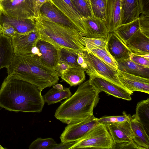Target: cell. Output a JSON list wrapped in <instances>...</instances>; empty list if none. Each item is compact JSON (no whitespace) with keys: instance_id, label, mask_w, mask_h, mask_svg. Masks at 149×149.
Wrapping results in <instances>:
<instances>
[{"instance_id":"30bf717a","label":"cell","mask_w":149,"mask_h":149,"mask_svg":"<svg viewBox=\"0 0 149 149\" xmlns=\"http://www.w3.org/2000/svg\"><path fill=\"white\" fill-rule=\"evenodd\" d=\"M89 77L90 84L100 93L104 92L118 98L127 101L131 100V95L133 93L126 88L119 86L98 76L92 75Z\"/></svg>"},{"instance_id":"ac0fdd59","label":"cell","mask_w":149,"mask_h":149,"mask_svg":"<svg viewBox=\"0 0 149 149\" xmlns=\"http://www.w3.org/2000/svg\"><path fill=\"white\" fill-rule=\"evenodd\" d=\"M5 23L12 26L17 33L25 34L36 29L33 18H24L7 15L0 11V24Z\"/></svg>"},{"instance_id":"277c9868","label":"cell","mask_w":149,"mask_h":149,"mask_svg":"<svg viewBox=\"0 0 149 149\" xmlns=\"http://www.w3.org/2000/svg\"><path fill=\"white\" fill-rule=\"evenodd\" d=\"M33 18L40 39L48 41L57 47L78 53L85 49L81 39L82 36L78 30L39 16Z\"/></svg>"},{"instance_id":"6da1fadb","label":"cell","mask_w":149,"mask_h":149,"mask_svg":"<svg viewBox=\"0 0 149 149\" xmlns=\"http://www.w3.org/2000/svg\"><path fill=\"white\" fill-rule=\"evenodd\" d=\"M41 92L30 83L8 75L0 89V107L15 112H41L45 104Z\"/></svg>"},{"instance_id":"7bdbcfd3","label":"cell","mask_w":149,"mask_h":149,"mask_svg":"<svg viewBox=\"0 0 149 149\" xmlns=\"http://www.w3.org/2000/svg\"><path fill=\"white\" fill-rule=\"evenodd\" d=\"M2 0H0V1H2Z\"/></svg>"},{"instance_id":"ffe728a7","label":"cell","mask_w":149,"mask_h":149,"mask_svg":"<svg viewBox=\"0 0 149 149\" xmlns=\"http://www.w3.org/2000/svg\"><path fill=\"white\" fill-rule=\"evenodd\" d=\"M133 141L137 149H149V137L141 122L135 114L129 116Z\"/></svg>"},{"instance_id":"4fadbf2b","label":"cell","mask_w":149,"mask_h":149,"mask_svg":"<svg viewBox=\"0 0 149 149\" xmlns=\"http://www.w3.org/2000/svg\"><path fill=\"white\" fill-rule=\"evenodd\" d=\"M15 54L22 55L32 54L33 48L39 39L36 29L28 33H17L11 38Z\"/></svg>"},{"instance_id":"8fae6325","label":"cell","mask_w":149,"mask_h":149,"mask_svg":"<svg viewBox=\"0 0 149 149\" xmlns=\"http://www.w3.org/2000/svg\"><path fill=\"white\" fill-rule=\"evenodd\" d=\"M106 48L117 63L130 58L133 54L114 31L109 32Z\"/></svg>"},{"instance_id":"60d3db41","label":"cell","mask_w":149,"mask_h":149,"mask_svg":"<svg viewBox=\"0 0 149 149\" xmlns=\"http://www.w3.org/2000/svg\"><path fill=\"white\" fill-rule=\"evenodd\" d=\"M75 142L76 141L70 142H61L60 143H56L49 147L48 149H70Z\"/></svg>"},{"instance_id":"3957f363","label":"cell","mask_w":149,"mask_h":149,"mask_svg":"<svg viewBox=\"0 0 149 149\" xmlns=\"http://www.w3.org/2000/svg\"><path fill=\"white\" fill-rule=\"evenodd\" d=\"M8 75H13L30 83L41 91L57 84L59 77L54 69L42 63L35 55L15 54L7 68Z\"/></svg>"},{"instance_id":"9c48e42d","label":"cell","mask_w":149,"mask_h":149,"mask_svg":"<svg viewBox=\"0 0 149 149\" xmlns=\"http://www.w3.org/2000/svg\"><path fill=\"white\" fill-rule=\"evenodd\" d=\"M32 54L44 64L54 70L58 62V47L41 39L36 42Z\"/></svg>"},{"instance_id":"5b68a950","label":"cell","mask_w":149,"mask_h":149,"mask_svg":"<svg viewBox=\"0 0 149 149\" xmlns=\"http://www.w3.org/2000/svg\"><path fill=\"white\" fill-rule=\"evenodd\" d=\"M114 149V144L106 125L99 124L87 132L70 149Z\"/></svg>"},{"instance_id":"9a60e30c","label":"cell","mask_w":149,"mask_h":149,"mask_svg":"<svg viewBox=\"0 0 149 149\" xmlns=\"http://www.w3.org/2000/svg\"><path fill=\"white\" fill-rule=\"evenodd\" d=\"M118 79L122 84L133 93L139 91L149 93V79L117 70Z\"/></svg>"},{"instance_id":"ba28073f","label":"cell","mask_w":149,"mask_h":149,"mask_svg":"<svg viewBox=\"0 0 149 149\" xmlns=\"http://www.w3.org/2000/svg\"><path fill=\"white\" fill-rule=\"evenodd\" d=\"M100 124L93 114L79 122L68 124L60 138L63 142H70L80 139L93 128Z\"/></svg>"},{"instance_id":"e0dca14e","label":"cell","mask_w":149,"mask_h":149,"mask_svg":"<svg viewBox=\"0 0 149 149\" xmlns=\"http://www.w3.org/2000/svg\"><path fill=\"white\" fill-rule=\"evenodd\" d=\"M121 0H107L106 25L109 32L115 31L122 24Z\"/></svg>"},{"instance_id":"e575fe53","label":"cell","mask_w":149,"mask_h":149,"mask_svg":"<svg viewBox=\"0 0 149 149\" xmlns=\"http://www.w3.org/2000/svg\"><path fill=\"white\" fill-rule=\"evenodd\" d=\"M50 0H28L29 7L33 18L39 16L41 6L45 3Z\"/></svg>"},{"instance_id":"4dcf8cb0","label":"cell","mask_w":149,"mask_h":149,"mask_svg":"<svg viewBox=\"0 0 149 149\" xmlns=\"http://www.w3.org/2000/svg\"><path fill=\"white\" fill-rule=\"evenodd\" d=\"M94 16L104 21L106 19L107 0H90Z\"/></svg>"},{"instance_id":"7c38bea8","label":"cell","mask_w":149,"mask_h":149,"mask_svg":"<svg viewBox=\"0 0 149 149\" xmlns=\"http://www.w3.org/2000/svg\"><path fill=\"white\" fill-rule=\"evenodd\" d=\"M76 26L82 36L86 32L83 22L84 18L70 0H50Z\"/></svg>"},{"instance_id":"4316f807","label":"cell","mask_w":149,"mask_h":149,"mask_svg":"<svg viewBox=\"0 0 149 149\" xmlns=\"http://www.w3.org/2000/svg\"><path fill=\"white\" fill-rule=\"evenodd\" d=\"M136 117L143 124L147 133L149 132V98L138 102L136 106Z\"/></svg>"},{"instance_id":"52a82bcc","label":"cell","mask_w":149,"mask_h":149,"mask_svg":"<svg viewBox=\"0 0 149 149\" xmlns=\"http://www.w3.org/2000/svg\"><path fill=\"white\" fill-rule=\"evenodd\" d=\"M114 144V149L136 148L129 121L106 125Z\"/></svg>"},{"instance_id":"d590c367","label":"cell","mask_w":149,"mask_h":149,"mask_svg":"<svg viewBox=\"0 0 149 149\" xmlns=\"http://www.w3.org/2000/svg\"><path fill=\"white\" fill-rule=\"evenodd\" d=\"M139 20L140 31L149 38V16L141 14Z\"/></svg>"},{"instance_id":"2e32d148","label":"cell","mask_w":149,"mask_h":149,"mask_svg":"<svg viewBox=\"0 0 149 149\" xmlns=\"http://www.w3.org/2000/svg\"><path fill=\"white\" fill-rule=\"evenodd\" d=\"M38 16L79 31L76 26L51 1H47L41 6Z\"/></svg>"},{"instance_id":"d6986e66","label":"cell","mask_w":149,"mask_h":149,"mask_svg":"<svg viewBox=\"0 0 149 149\" xmlns=\"http://www.w3.org/2000/svg\"><path fill=\"white\" fill-rule=\"evenodd\" d=\"M86 33L85 37L107 39L109 33L105 21L94 16L83 20Z\"/></svg>"},{"instance_id":"ab89813d","label":"cell","mask_w":149,"mask_h":149,"mask_svg":"<svg viewBox=\"0 0 149 149\" xmlns=\"http://www.w3.org/2000/svg\"><path fill=\"white\" fill-rule=\"evenodd\" d=\"M70 66L64 62H58L54 69L57 74L58 77L61 75Z\"/></svg>"},{"instance_id":"603a6c76","label":"cell","mask_w":149,"mask_h":149,"mask_svg":"<svg viewBox=\"0 0 149 149\" xmlns=\"http://www.w3.org/2000/svg\"><path fill=\"white\" fill-rule=\"evenodd\" d=\"M122 24L138 19L140 14L138 0H121Z\"/></svg>"},{"instance_id":"5bb4252c","label":"cell","mask_w":149,"mask_h":149,"mask_svg":"<svg viewBox=\"0 0 149 149\" xmlns=\"http://www.w3.org/2000/svg\"><path fill=\"white\" fill-rule=\"evenodd\" d=\"M0 11L13 17L32 18L28 0H2L0 1Z\"/></svg>"},{"instance_id":"cb8c5ba5","label":"cell","mask_w":149,"mask_h":149,"mask_svg":"<svg viewBox=\"0 0 149 149\" xmlns=\"http://www.w3.org/2000/svg\"><path fill=\"white\" fill-rule=\"evenodd\" d=\"M42 96L45 103L49 105L58 103L64 99H67L72 95L69 88H64L60 84H56Z\"/></svg>"},{"instance_id":"1f68e13d","label":"cell","mask_w":149,"mask_h":149,"mask_svg":"<svg viewBox=\"0 0 149 149\" xmlns=\"http://www.w3.org/2000/svg\"><path fill=\"white\" fill-rule=\"evenodd\" d=\"M123 115L117 116H104L100 118H97V120L100 124L105 125L113 124L116 123L129 121L130 114H127L125 112H123Z\"/></svg>"},{"instance_id":"7402d4cb","label":"cell","mask_w":149,"mask_h":149,"mask_svg":"<svg viewBox=\"0 0 149 149\" xmlns=\"http://www.w3.org/2000/svg\"><path fill=\"white\" fill-rule=\"evenodd\" d=\"M14 55L11 38L0 33V69L9 66Z\"/></svg>"},{"instance_id":"b9f144b4","label":"cell","mask_w":149,"mask_h":149,"mask_svg":"<svg viewBox=\"0 0 149 149\" xmlns=\"http://www.w3.org/2000/svg\"><path fill=\"white\" fill-rule=\"evenodd\" d=\"M1 26L0 24V33H1Z\"/></svg>"},{"instance_id":"8d00e7d4","label":"cell","mask_w":149,"mask_h":149,"mask_svg":"<svg viewBox=\"0 0 149 149\" xmlns=\"http://www.w3.org/2000/svg\"><path fill=\"white\" fill-rule=\"evenodd\" d=\"M149 54L140 55L133 54L131 56L130 59L140 65L146 68H149Z\"/></svg>"},{"instance_id":"7a4b0ae2","label":"cell","mask_w":149,"mask_h":149,"mask_svg":"<svg viewBox=\"0 0 149 149\" xmlns=\"http://www.w3.org/2000/svg\"><path fill=\"white\" fill-rule=\"evenodd\" d=\"M99 91L89 80L80 84L75 93L62 102L56 111V118L69 124L82 121L93 114L100 99Z\"/></svg>"},{"instance_id":"836d02e7","label":"cell","mask_w":149,"mask_h":149,"mask_svg":"<svg viewBox=\"0 0 149 149\" xmlns=\"http://www.w3.org/2000/svg\"><path fill=\"white\" fill-rule=\"evenodd\" d=\"M81 39L84 45H87L97 48H106L107 42V39L103 38H90L81 36Z\"/></svg>"},{"instance_id":"f35d334b","label":"cell","mask_w":149,"mask_h":149,"mask_svg":"<svg viewBox=\"0 0 149 149\" xmlns=\"http://www.w3.org/2000/svg\"><path fill=\"white\" fill-rule=\"evenodd\" d=\"M140 13L149 16V0H138Z\"/></svg>"},{"instance_id":"74e56055","label":"cell","mask_w":149,"mask_h":149,"mask_svg":"<svg viewBox=\"0 0 149 149\" xmlns=\"http://www.w3.org/2000/svg\"><path fill=\"white\" fill-rule=\"evenodd\" d=\"M1 26V33L11 38L15 36L17 33L14 28L10 24L5 23L0 24Z\"/></svg>"},{"instance_id":"8992f818","label":"cell","mask_w":149,"mask_h":149,"mask_svg":"<svg viewBox=\"0 0 149 149\" xmlns=\"http://www.w3.org/2000/svg\"><path fill=\"white\" fill-rule=\"evenodd\" d=\"M81 53L84 59V62L81 67L89 76H98L119 86L126 88L120 81L117 70L112 69L86 50L85 49Z\"/></svg>"},{"instance_id":"d4e9b609","label":"cell","mask_w":149,"mask_h":149,"mask_svg":"<svg viewBox=\"0 0 149 149\" xmlns=\"http://www.w3.org/2000/svg\"><path fill=\"white\" fill-rule=\"evenodd\" d=\"M118 69L134 75L149 79V68L140 65L130 58L117 62Z\"/></svg>"},{"instance_id":"d6a6232c","label":"cell","mask_w":149,"mask_h":149,"mask_svg":"<svg viewBox=\"0 0 149 149\" xmlns=\"http://www.w3.org/2000/svg\"><path fill=\"white\" fill-rule=\"evenodd\" d=\"M52 138L42 139L38 138L33 141L29 147V149H48L49 147L56 144Z\"/></svg>"},{"instance_id":"83f0119b","label":"cell","mask_w":149,"mask_h":149,"mask_svg":"<svg viewBox=\"0 0 149 149\" xmlns=\"http://www.w3.org/2000/svg\"><path fill=\"white\" fill-rule=\"evenodd\" d=\"M139 29V18L132 22L122 24L115 31L123 42H125Z\"/></svg>"},{"instance_id":"484cf974","label":"cell","mask_w":149,"mask_h":149,"mask_svg":"<svg viewBox=\"0 0 149 149\" xmlns=\"http://www.w3.org/2000/svg\"><path fill=\"white\" fill-rule=\"evenodd\" d=\"M82 69L70 67L61 75V78L71 86L79 85L84 81L86 76Z\"/></svg>"},{"instance_id":"f1b7e54d","label":"cell","mask_w":149,"mask_h":149,"mask_svg":"<svg viewBox=\"0 0 149 149\" xmlns=\"http://www.w3.org/2000/svg\"><path fill=\"white\" fill-rule=\"evenodd\" d=\"M79 53L64 48L58 47V62H64L70 67L82 69L77 62Z\"/></svg>"},{"instance_id":"44dd1931","label":"cell","mask_w":149,"mask_h":149,"mask_svg":"<svg viewBox=\"0 0 149 149\" xmlns=\"http://www.w3.org/2000/svg\"><path fill=\"white\" fill-rule=\"evenodd\" d=\"M125 44L133 54L140 55L149 54V38L139 29L125 42Z\"/></svg>"},{"instance_id":"f546056e","label":"cell","mask_w":149,"mask_h":149,"mask_svg":"<svg viewBox=\"0 0 149 149\" xmlns=\"http://www.w3.org/2000/svg\"><path fill=\"white\" fill-rule=\"evenodd\" d=\"M84 19L94 16L90 0H70Z\"/></svg>"}]
</instances>
